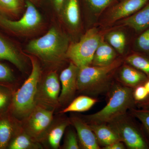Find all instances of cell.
Masks as SVG:
<instances>
[{
	"instance_id": "15",
	"label": "cell",
	"mask_w": 149,
	"mask_h": 149,
	"mask_svg": "<svg viewBox=\"0 0 149 149\" xmlns=\"http://www.w3.org/2000/svg\"><path fill=\"white\" fill-rule=\"evenodd\" d=\"M119 79L122 85L134 89L143 85L148 79L143 72L130 65H124L120 69Z\"/></svg>"
},
{
	"instance_id": "1",
	"label": "cell",
	"mask_w": 149,
	"mask_h": 149,
	"mask_svg": "<svg viewBox=\"0 0 149 149\" xmlns=\"http://www.w3.org/2000/svg\"><path fill=\"white\" fill-rule=\"evenodd\" d=\"M109 92L108 101L105 106L95 113L84 116L85 122L88 124H107L126 114L128 111L137 107L133 88L113 84Z\"/></svg>"
},
{
	"instance_id": "21",
	"label": "cell",
	"mask_w": 149,
	"mask_h": 149,
	"mask_svg": "<svg viewBox=\"0 0 149 149\" xmlns=\"http://www.w3.org/2000/svg\"><path fill=\"white\" fill-rule=\"evenodd\" d=\"M14 132L13 123L8 117H0V149L8 147Z\"/></svg>"
},
{
	"instance_id": "38",
	"label": "cell",
	"mask_w": 149,
	"mask_h": 149,
	"mask_svg": "<svg viewBox=\"0 0 149 149\" xmlns=\"http://www.w3.org/2000/svg\"><path fill=\"white\" fill-rule=\"evenodd\" d=\"M0 85H3V84H0Z\"/></svg>"
},
{
	"instance_id": "28",
	"label": "cell",
	"mask_w": 149,
	"mask_h": 149,
	"mask_svg": "<svg viewBox=\"0 0 149 149\" xmlns=\"http://www.w3.org/2000/svg\"><path fill=\"white\" fill-rule=\"evenodd\" d=\"M89 8L96 13L102 12L116 0H85Z\"/></svg>"
},
{
	"instance_id": "33",
	"label": "cell",
	"mask_w": 149,
	"mask_h": 149,
	"mask_svg": "<svg viewBox=\"0 0 149 149\" xmlns=\"http://www.w3.org/2000/svg\"><path fill=\"white\" fill-rule=\"evenodd\" d=\"M125 148V145L120 141H117L113 143L104 147V149H124Z\"/></svg>"
},
{
	"instance_id": "23",
	"label": "cell",
	"mask_w": 149,
	"mask_h": 149,
	"mask_svg": "<svg viewBox=\"0 0 149 149\" xmlns=\"http://www.w3.org/2000/svg\"><path fill=\"white\" fill-rule=\"evenodd\" d=\"M106 39L108 44L118 52L121 54L124 53L126 41L123 32L119 31L109 32L107 35Z\"/></svg>"
},
{
	"instance_id": "29",
	"label": "cell",
	"mask_w": 149,
	"mask_h": 149,
	"mask_svg": "<svg viewBox=\"0 0 149 149\" xmlns=\"http://www.w3.org/2000/svg\"><path fill=\"white\" fill-rule=\"evenodd\" d=\"M14 80V76L11 70L9 67L0 63V84L9 83Z\"/></svg>"
},
{
	"instance_id": "10",
	"label": "cell",
	"mask_w": 149,
	"mask_h": 149,
	"mask_svg": "<svg viewBox=\"0 0 149 149\" xmlns=\"http://www.w3.org/2000/svg\"><path fill=\"white\" fill-rule=\"evenodd\" d=\"M149 1V0H120L111 9L109 21L113 22L127 18L140 10Z\"/></svg>"
},
{
	"instance_id": "7",
	"label": "cell",
	"mask_w": 149,
	"mask_h": 149,
	"mask_svg": "<svg viewBox=\"0 0 149 149\" xmlns=\"http://www.w3.org/2000/svg\"><path fill=\"white\" fill-rule=\"evenodd\" d=\"M102 39L95 28L88 30L77 42L69 45L66 58L79 68L92 64L93 56Z\"/></svg>"
},
{
	"instance_id": "24",
	"label": "cell",
	"mask_w": 149,
	"mask_h": 149,
	"mask_svg": "<svg viewBox=\"0 0 149 149\" xmlns=\"http://www.w3.org/2000/svg\"><path fill=\"white\" fill-rule=\"evenodd\" d=\"M68 125V121H64L54 127L50 131L48 136L49 144L54 149H58L65 131Z\"/></svg>"
},
{
	"instance_id": "12",
	"label": "cell",
	"mask_w": 149,
	"mask_h": 149,
	"mask_svg": "<svg viewBox=\"0 0 149 149\" xmlns=\"http://www.w3.org/2000/svg\"><path fill=\"white\" fill-rule=\"evenodd\" d=\"M0 59L10 62L20 70L24 68L22 54L15 45L0 33Z\"/></svg>"
},
{
	"instance_id": "31",
	"label": "cell",
	"mask_w": 149,
	"mask_h": 149,
	"mask_svg": "<svg viewBox=\"0 0 149 149\" xmlns=\"http://www.w3.org/2000/svg\"><path fill=\"white\" fill-rule=\"evenodd\" d=\"M6 88L5 85H0V113L6 109L10 100V93Z\"/></svg>"
},
{
	"instance_id": "2",
	"label": "cell",
	"mask_w": 149,
	"mask_h": 149,
	"mask_svg": "<svg viewBox=\"0 0 149 149\" xmlns=\"http://www.w3.org/2000/svg\"><path fill=\"white\" fill-rule=\"evenodd\" d=\"M69 45L66 35L53 27L44 36L30 41L26 50L46 63L57 64L66 57Z\"/></svg>"
},
{
	"instance_id": "3",
	"label": "cell",
	"mask_w": 149,
	"mask_h": 149,
	"mask_svg": "<svg viewBox=\"0 0 149 149\" xmlns=\"http://www.w3.org/2000/svg\"><path fill=\"white\" fill-rule=\"evenodd\" d=\"M122 61L116 60L109 65L79 68L77 77V90L89 95L96 96L106 93L113 85L112 78Z\"/></svg>"
},
{
	"instance_id": "8",
	"label": "cell",
	"mask_w": 149,
	"mask_h": 149,
	"mask_svg": "<svg viewBox=\"0 0 149 149\" xmlns=\"http://www.w3.org/2000/svg\"><path fill=\"white\" fill-rule=\"evenodd\" d=\"M27 128L29 134L37 138L45 132L50 125L53 112L41 107L35 108L29 116Z\"/></svg>"
},
{
	"instance_id": "36",
	"label": "cell",
	"mask_w": 149,
	"mask_h": 149,
	"mask_svg": "<svg viewBox=\"0 0 149 149\" xmlns=\"http://www.w3.org/2000/svg\"><path fill=\"white\" fill-rule=\"evenodd\" d=\"M145 87L146 88L147 91L149 93V79H148V80L145 82V83L143 84Z\"/></svg>"
},
{
	"instance_id": "19",
	"label": "cell",
	"mask_w": 149,
	"mask_h": 149,
	"mask_svg": "<svg viewBox=\"0 0 149 149\" xmlns=\"http://www.w3.org/2000/svg\"><path fill=\"white\" fill-rule=\"evenodd\" d=\"M24 8V0H0V14L10 19H18Z\"/></svg>"
},
{
	"instance_id": "30",
	"label": "cell",
	"mask_w": 149,
	"mask_h": 149,
	"mask_svg": "<svg viewBox=\"0 0 149 149\" xmlns=\"http://www.w3.org/2000/svg\"><path fill=\"white\" fill-rule=\"evenodd\" d=\"M63 148L66 149L80 148L77 136L73 130H70L67 133L65 139Z\"/></svg>"
},
{
	"instance_id": "37",
	"label": "cell",
	"mask_w": 149,
	"mask_h": 149,
	"mask_svg": "<svg viewBox=\"0 0 149 149\" xmlns=\"http://www.w3.org/2000/svg\"><path fill=\"white\" fill-rule=\"evenodd\" d=\"M33 3V4L35 5V6L36 5H38L40 4V0H27Z\"/></svg>"
},
{
	"instance_id": "32",
	"label": "cell",
	"mask_w": 149,
	"mask_h": 149,
	"mask_svg": "<svg viewBox=\"0 0 149 149\" xmlns=\"http://www.w3.org/2000/svg\"><path fill=\"white\" fill-rule=\"evenodd\" d=\"M149 96V93L144 85L137 86L133 89V97L136 103L146 100Z\"/></svg>"
},
{
	"instance_id": "17",
	"label": "cell",
	"mask_w": 149,
	"mask_h": 149,
	"mask_svg": "<svg viewBox=\"0 0 149 149\" xmlns=\"http://www.w3.org/2000/svg\"><path fill=\"white\" fill-rule=\"evenodd\" d=\"M89 125L95 133L99 145L103 148L117 141H120L117 134L107 124L101 123Z\"/></svg>"
},
{
	"instance_id": "34",
	"label": "cell",
	"mask_w": 149,
	"mask_h": 149,
	"mask_svg": "<svg viewBox=\"0 0 149 149\" xmlns=\"http://www.w3.org/2000/svg\"><path fill=\"white\" fill-rule=\"evenodd\" d=\"M65 0H52L56 10L59 12Z\"/></svg>"
},
{
	"instance_id": "18",
	"label": "cell",
	"mask_w": 149,
	"mask_h": 149,
	"mask_svg": "<svg viewBox=\"0 0 149 149\" xmlns=\"http://www.w3.org/2000/svg\"><path fill=\"white\" fill-rule=\"evenodd\" d=\"M123 24L137 32L145 30L149 27V1L139 11L125 18Z\"/></svg>"
},
{
	"instance_id": "4",
	"label": "cell",
	"mask_w": 149,
	"mask_h": 149,
	"mask_svg": "<svg viewBox=\"0 0 149 149\" xmlns=\"http://www.w3.org/2000/svg\"><path fill=\"white\" fill-rule=\"evenodd\" d=\"M29 57L32 63V71L21 88L13 95L11 104L12 112L19 118L29 116L35 108V97L41 77L39 62L35 57Z\"/></svg>"
},
{
	"instance_id": "6",
	"label": "cell",
	"mask_w": 149,
	"mask_h": 149,
	"mask_svg": "<svg viewBox=\"0 0 149 149\" xmlns=\"http://www.w3.org/2000/svg\"><path fill=\"white\" fill-rule=\"evenodd\" d=\"M25 11L18 19L7 18L0 14V27L9 33L19 36H27L39 30L43 20L35 5L25 0Z\"/></svg>"
},
{
	"instance_id": "35",
	"label": "cell",
	"mask_w": 149,
	"mask_h": 149,
	"mask_svg": "<svg viewBox=\"0 0 149 149\" xmlns=\"http://www.w3.org/2000/svg\"><path fill=\"white\" fill-rule=\"evenodd\" d=\"M136 107L139 108L149 107V96L143 101L136 103Z\"/></svg>"
},
{
	"instance_id": "5",
	"label": "cell",
	"mask_w": 149,
	"mask_h": 149,
	"mask_svg": "<svg viewBox=\"0 0 149 149\" xmlns=\"http://www.w3.org/2000/svg\"><path fill=\"white\" fill-rule=\"evenodd\" d=\"M121 142L130 149H149V141L143 129L125 114L107 123Z\"/></svg>"
},
{
	"instance_id": "9",
	"label": "cell",
	"mask_w": 149,
	"mask_h": 149,
	"mask_svg": "<svg viewBox=\"0 0 149 149\" xmlns=\"http://www.w3.org/2000/svg\"><path fill=\"white\" fill-rule=\"evenodd\" d=\"M78 70L79 68L71 62L69 66L62 71L59 77L61 88L59 102H67L74 96L77 90Z\"/></svg>"
},
{
	"instance_id": "20",
	"label": "cell",
	"mask_w": 149,
	"mask_h": 149,
	"mask_svg": "<svg viewBox=\"0 0 149 149\" xmlns=\"http://www.w3.org/2000/svg\"><path fill=\"white\" fill-rule=\"evenodd\" d=\"M98 101L97 99L89 96H79L73 100L68 106L61 111V113H66L70 112H81L87 111L91 109Z\"/></svg>"
},
{
	"instance_id": "22",
	"label": "cell",
	"mask_w": 149,
	"mask_h": 149,
	"mask_svg": "<svg viewBox=\"0 0 149 149\" xmlns=\"http://www.w3.org/2000/svg\"><path fill=\"white\" fill-rule=\"evenodd\" d=\"M128 65L139 70L149 79V57L139 54H133L125 59Z\"/></svg>"
},
{
	"instance_id": "25",
	"label": "cell",
	"mask_w": 149,
	"mask_h": 149,
	"mask_svg": "<svg viewBox=\"0 0 149 149\" xmlns=\"http://www.w3.org/2000/svg\"><path fill=\"white\" fill-rule=\"evenodd\" d=\"M10 149H36L39 148L29 136L22 134L17 136L10 141L8 146Z\"/></svg>"
},
{
	"instance_id": "16",
	"label": "cell",
	"mask_w": 149,
	"mask_h": 149,
	"mask_svg": "<svg viewBox=\"0 0 149 149\" xmlns=\"http://www.w3.org/2000/svg\"><path fill=\"white\" fill-rule=\"evenodd\" d=\"M115 50L102 40L93 56V66H105L111 64L116 59Z\"/></svg>"
},
{
	"instance_id": "14",
	"label": "cell",
	"mask_w": 149,
	"mask_h": 149,
	"mask_svg": "<svg viewBox=\"0 0 149 149\" xmlns=\"http://www.w3.org/2000/svg\"><path fill=\"white\" fill-rule=\"evenodd\" d=\"M59 13L70 29L75 30L79 27L80 15L78 0H65Z\"/></svg>"
},
{
	"instance_id": "13",
	"label": "cell",
	"mask_w": 149,
	"mask_h": 149,
	"mask_svg": "<svg viewBox=\"0 0 149 149\" xmlns=\"http://www.w3.org/2000/svg\"><path fill=\"white\" fill-rule=\"evenodd\" d=\"M61 91V85L56 72L49 73L46 76L42 87L43 98L47 102L56 103Z\"/></svg>"
},
{
	"instance_id": "11",
	"label": "cell",
	"mask_w": 149,
	"mask_h": 149,
	"mask_svg": "<svg viewBox=\"0 0 149 149\" xmlns=\"http://www.w3.org/2000/svg\"><path fill=\"white\" fill-rule=\"evenodd\" d=\"M70 121L76 129L80 144L83 148H100L95 133L88 123L77 117H72Z\"/></svg>"
},
{
	"instance_id": "27",
	"label": "cell",
	"mask_w": 149,
	"mask_h": 149,
	"mask_svg": "<svg viewBox=\"0 0 149 149\" xmlns=\"http://www.w3.org/2000/svg\"><path fill=\"white\" fill-rule=\"evenodd\" d=\"M136 46L137 49L143 55L149 57V27L137 38Z\"/></svg>"
},
{
	"instance_id": "26",
	"label": "cell",
	"mask_w": 149,
	"mask_h": 149,
	"mask_svg": "<svg viewBox=\"0 0 149 149\" xmlns=\"http://www.w3.org/2000/svg\"><path fill=\"white\" fill-rule=\"evenodd\" d=\"M130 111L131 115L141 122L142 128L149 141V107L134 108Z\"/></svg>"
}]
</instances>
